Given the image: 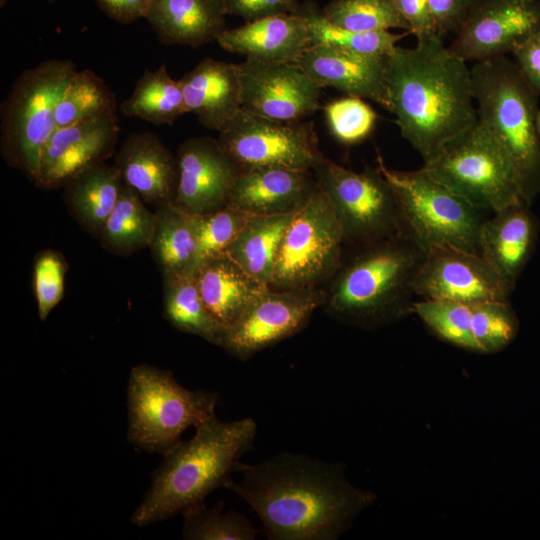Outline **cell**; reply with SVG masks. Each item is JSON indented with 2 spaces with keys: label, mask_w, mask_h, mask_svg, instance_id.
<instances>
[{
  "label": "cell",
  "mask_w": 540,
  "mask_h": 540,
  "mask_svg": "<svg viewBox=\"0 0 540 540\" xmlns=\"http://www.w3.org/2000/svg\"><path fill=\"white\" fill-rule=\"evenodd\" d=\"M227 489L255 512L270 540H336L377 496L351 484L341 463L281 452L257 464L240 462Z\"/></svg>",
  "instance_id": "6da1fadb"
},
{
  "label": "cell",
  "mask_w": 540,
  "mask_h": 540,
  "mask_svg": "<svg viewBox=\"0 0 540 540\" xmlns=\"http://www.w3.org/2000/svg\"><path fill=\"white\" fill-rule=\"evenodd\" d=\"M385 79L388 110L423 162L477 123L470 68L440 34L395 46Z\"/></svg>",
  "instance_id": "7a4b0ae2"
},
{
  "label": "cell",
  "mask_w": 540,
  "mask_h": 540,
  "mask_svg": "<svg viewBox=\"0 0 540 540\" xmlns=\"http://www.w3.org/2000/svg\"><path fill=\"white\" fill-rule=\"evenodd\" d=\"M256 433L257 423L250 417L224 422L215 415L196 426L190 440L164 454L132 522L145 526L183 514L225 488L242 456L252 449Z\"/></svg>",
  "instance_id": "3957f363"
},
{
  "label": "cell",
  "mask_w": 540,
  "mask_h": 540,
  "mask_svg": "<svg viewBox=\"0 0 540 540\" xmlns=\"http://www.w3.org/2000/svg\"><path fill=\"white\" fill-rule=\"evenodd\" d=\"M424 255L405 234L359 247L324 289L326 313L362 329L382 327L412 313V282Z\"/></svg>",
  "instance_id": "277c9868"
},
{
  "label": "cell",
  "mask_w": 540,
  "mask_h": 540,
  "mask_svg": "<svg viewBox=\"0 0 540 540\" xmlns=\"http://www.w3.org/2000/svg\"><path fill=\"white\" fill-rule=\"evenodd\" d=\"M470 71L477 122L506 152L531 203L540 191L539 93L507 55L475 62Z\"/></svg>",
  "instance_id": "5b68a950"
},
{
  "label": "cell",
  "mask_w": 540,
  "mask_h": 540,
  "mask_svg": "<svg viewBox=\"0 0 540 540\" xmlns=\"http://www.w3.org/2000/svg\"><path fill=\"white\" fill-rule=\"evenodd\" d=\"M68 59H51L24 70L1 105L3 159L35 181L42 150L56 130L55 108L77 72Z\"/></svg>",
  "instance_id": "8992f818"
},
{
  "label": "cell",
  "mask_w": 540,
  "mask_h": 540,
  "mask_svg": "<svg viewBox=\"0 0 540 540\" xmlns=\"http://www.w3.org/2000/svg\"><path fill=\"white\" fill-rule=\"evenodd\" d=\"M377 168L393 189L403 233L424 252L449 246L478 253L483 210L420 168H389L380 153Z\"/></svg>",
  "instance_id": "52a82bcc"
},
{
  "label": "cell",
  "mask_w": 540,
  "mask_h": 540,
  "mask_svg": "<svg viewBox=\"0 0 540 540\" xmlns=\"http://www.w3.org/2000/svg\"><path fill=\"white\" fill-rule=\"evenodd\" d=\"M217 400L216 392L183 387L169 370L134 366L127 389L128 440L164 455L187 428L215 416Z\"/></svg>",
  "instance_id": "ba28073f"
},
{
  "label": "cell",
  "mask_w": 540,
  "mask_h": 540,
  "mask_svg": "<svg viewBox=\"0 0 540 540\" xmlns=\"http://www.w3.org/2000/svg\"><path fill=\"white\" fill-rule=\"evenodd\" d=\"M421 168L483 211L530 204L510 158L478 122L447 142Z\"/></svg>",
  "instance_id": "9c48e42d"
},
{
  "label": "cell",
  "mask_w": 540,
  "mask_h": 540,
  "mask_svg": "<svg viewBox=\"0 0 540 540\" xmlns=\"http://www.w3.org/2000/svg\"><path fill=\"white\" fill-rule=\"evenodd\" d=\"M344 243L341 222L328 197L317 185L283 233L269 288L319 287L342 265Z\"/></svg>",
  "instance_id": "30bf717a"
},
{
  "label": "cell",
  "mask_w": 540,
  "mask_h": 540,
  "mask_svg": "<svg viewBox=\"0 0 540 540\" xmlns=\"http://www.w3.org/2000/svg\"><path fill=\"white\" fill-rule=\"evenodd\" d=\"M343 228L344 242L364 246L404 234L397 201L379 169H347L323 154L312 167Z\"/></svg>",
  "instance_id": "8fae6325"
},
{
  "label": "cell",
  "mask_w": 540,
  "mask_h": 540,
  "mask_svg": "<svg viewBox=\"0 0 540 540\" xmlns=\"http://www.w3.org/2000/svg\"><path fill=\"white\" fill-rule=\"evenodd\" d=\"M217 140L241 168L312 170L322 155L312 121L286 122L243 109L218 132Z\"/></svg>",
  "instance_id": "7c38bea8"
},
{
  "label": "cell",
  "mask_w": 540,
  "mask_h": 540,
  "mask_svg": "<svg viewBox=\"0 0 540 540\" xmlns=\"http://www.w3.org/2000/svg\"><path fill=\"white\" fill-rule=\"evenodd\" d=\"M324 301L325 290L320 287L268 288L224 330L219 346L247 360L301 331Z\"/></svg>",
  "instance_id": "4fadbf2b"
},
{
  "label": "cell",
  "mask_w": 540,
  "mask_h": 540,
  "mask_svg": "<svg viewBox=\"0 0 540 540\" xmlns=\"http://www.w3.org/2000/svg\"><path fill=\"white\" fill-rule=\"evenodd\" d=\"M412 286L422 299L467 304L508 301L511 294L479 253L449 246L425 252Z\"/></svg>",
  "instance_id": "5bb4252c"
},
{
  "label": "cell",
  "mask_w": 540,
  "mask_h": 540,
  "mask_svg": "<svg viewBox=\"0 0 540 540\" xmlns=\"http://www.w3.org/2000/svg\"><path fill=\"white\" fill-rule=\"evenodd\" d=\"M538 30L539 0H476L449 47L475 63L512 53Z\"/></svg>",
  "instance_id": "9a60e30c"
},
{
  "label": "cell",
  "mask_w": 540,
  "mask_h": 540,
  "mask_svg": "<svg viewBox=\"0 0 540 540\" xmlns=\"http://www.w3.org/2000/svg\"><path fill=\"white\" fill-rule=\"evenodd\" d=\"M241 109L271 119L293 122L319 108L321 87L298 63L246 59L237 64Z\"/></svg>",
  "instance_id": "2e32d148"
},
{
  "label": "cell",
  "mask_w": 540,
  "mask_h": 540,
  "mask_svg": "<svg viewBox=\"0 0 540 540\" xmlns=\"http://www.w3.org/2000/svg\"><path fill=\"white\" fill-rule=\"evenodd\" d=\"M178 182L174 203L192 215L227 205L241 167L211 137H194L177 150Z\"/></svg>",
  "instance_id": "e0dca14e"
},
{
  "label": "cell",
  "mask_w": 540,
  "mask_h": 540,
  "mask_svg": "<svg viewBox=\"0 0 540 540\" xmlns=\"http://www.w3.org/2000/svg\"><path fill=\"white\" fill-rule=\"evenodd\" d=\"M118 135L116 114L56 128L42 150L35 185L46 190L64 187L104 163L113 154Z\"/></svg>",
  "instance_id": "ac0fdd59"
},
{
  "label": "cell",
  "mask_w": 540,
  "mask_h": 540,
  "mask_svg": "<svg viewBox=\"0 0 540 540\" xmlns=\"http://www.w3.org/2000/svg\"><path fill=\"white\" fill-rule=\"evenodd\" d=\"M297 63L321 88L332 87L348 96L374 101L388 110L387 55L373 56L311 46Z\"/></svg>",
  "instance_id": "d6986e66"
},
{
  "label": "cell",
  "mask_w": 540,
  "mask_h": 540,
  "mask_svg": "<svg viewBox=\"0 0 540 540\" xmlns=\"http://www.w3.org/2000/svg\"><path fill=\"white\" fill-rule=\"evenodd\" d=\"M317 189L312 170L285 167L242 168L227 205L249 215H279L297 211Z\"/></svg>",
  "instance_id": "ffe728a7"
},
{
  "label": "cell",
  "mask_w": 540,
  "mask_h": 540,
  "mask_svg": "<svg viewBox=\"0 0 540 540\" xmlns=\"http://www.w3.org/2000/svg\"><path fill=\"white\" fill-rule=\"evenodd\" d=\"M122 182L142 200L158 207L174 202L178 169L176 156L151 132L130 134L115 156Z\"/></svg>",
  "instance_id": "44dd1931"
},
{
  "label": "cell",
  "mask_w": 540,
  "mask_h": 540,
  "mask_svg": "<svg viewBox=\"0 0 540 540\" xmlns=\"http://www.w3.org/2000/svg\"><path fill=\"white\" fill-rule=\"evenodd\" d=\"M529 204L519 203L484 219L478 235V253L512 292L529 260L536 240V223Z\"/></svg>",
  "instance_id": "7402d4cb"
},
{
  "label": "cell",
  "mask_w": 540,
  "mask_h": 540,
  "mask_svg": "<svg viewBox=\"0 0 540 540\" xmlns=\"http://www.w3.org/2000/svg\"><path fill=\"white\" fill-rule=\"evenodd\" d=\"M217 42L230 53L266 63H297L310 47L306 23L295 13L263 17L226 29Z\"/></svg>",
  "instance_id": "603a6c76"
},
{
  "label": "cell",
  "mask_w": 540,
  "mask_h": 540,
  "mask_svg": "<svg viewBox=\"0 0 540 540\" xmlns=\"http://www.w3.org/2000/svg\"><path fill=\"white\" fill-rule=\"evenodd\" d=\"M187 113L199 123L220 131L241 109L237 65L213 58L202 59L179 81Z\"/></svg>",
  "instance_id": "cb8c5ba5"
},
{
  "label": "cell",
  "mask_w": 540,
  "mask_h": 540,
  "mask_svg": "<svg viewBox=\"0 0 540 540\" xmlns=\"http://www.w3.org/2000/svg\"><path fill=\"white\" fill-rule=\"evenodd\" d=\"M222 0H152L146 20L168 45L198 47L226 30Z\"/></svg>",
  "instance_id": "d4e9b609"
},
{
  "label": "cell",
  "mask_w": 540,
  "mask_h": 540,
  "mask_svg": "<svg viewBox=\"0 0 540 540\" xmlns=\"http://www.w3.org/2000/svg\"><path fill=\"white\" fill-rule=\"evenodd\" d=\"M194 277L203 302L225 329L269 288L223 253L203 262Z\"/></svg>",
  "instance_id": "484cf974"
},
{
  "label": "cell",
  "mask_w": 540,
  "mask_h": 540,
  "mask_svg": "<svg viewBox=\"0 0 540 540\" xmlns=\"http://www.w3.org/2000/svg\"><path fill=\"white\" fill-rule=\"evenodd\" d=\"M122 184L117 168L104 162L79 174L63 187L69 212L95 238L99 239Z\"/></svg>",
  "instance_id": "4316f807"
},
{
  "label": "cell",
  "mask_w": 540,
  "mask_h": 540,
  "mask_svg": "<svg viewBox=\"0 0 540 540\" xmlns=\"http://www.w3.org/2000/svg\"><path fill=\"white\" fill-rule=\"evenodd\" d=\"M295 212L252 215L223 254L252 278L269 287L280 241Z\"/></svg>",
  "instance_id": "83f0119b"
},
{
  "label": "cell",
  "mask_w": 540,
  "mask_h": 540,
  "mask_svg": "<svg viewBox=\"0 0 540 540\" xmlns=\"http://www.w3.org/2000/svg\"><path fill=\"white\" fill-rule=\"evenodd\" d=\"M156 224L149 248L163 274H194L197 241L187 213L174 202L156 207Z\"/></svg>",
  "instance_id": "f1b7e54d"
},
{
  "label": "cell",
  "mask_w": 540,
  "mask_h": 540,
  "mask_svg": "<svg viewBox=\"0 0 540 540\" xmlns=\"http://www.w3.org/2000/svg\"><path fill=\"white\" fill-rule=\"evenodd\" d=\"M163 307L173 327L220 345L225 328L203 302L194 274H163Z\"/></svg>",
  "instance_id": "f546056e"
},
{
  "label": "cell",
  "mask_w": 540,
  "mask_h": 540,
  "mask_svg": "<svg viewBox=\"0 0 540 540\" xmlns=\"http://www.w3.org/2000/svg\"><path fill=\"white\" fill-rule=\"evenodd\" d=\"M155 224L156 213L146 207L135 190L123 183L99 240L106 251L128 256L150 246Z\"/></svg>",
  "instance_id": "4dcf8cb0"
},
{
  "label": "cell",
  "mask_w": 540,
  "mask_h": 540,
  "mask_svg": "<svg viewBox=\"0 0 540 540\" xmlns=\"http://www.w3.org/2000/svg\"><path fill=\"white\" fill-rule=\"evenodd\" d=\"M122 114L140 118L154 125H172L186 114L185 100L178 81L172 79L165 65L145 70L132 94L120 104Z\"/></svg>",
  "instance_id": "1f68e13d"
},
{
  "label": "cell",
  "mask_w": 540,
  "mask_h": 540,
  "mask_svg": "<svg viewBox=\"0 0 540 540\" xmlns=\"http://www.w3.org/2000/svg\"><path fill=\"white\" fill-rule=\"evenodd\" d=\"M294 13L306 23L310 47L325 46L365 55L386 56L397 46L398 41L411 33L351 31L329 21L313 1L300 3Z\"/></svg>",
  "instance_id": "d6a6232c"
},
{
  "label": "cell",
  "mask_w": 540,
  "mask_h": 540,
  "mask_svg": "<svg viewBox=\"0 0 540 540\" xmlns=\"http://www.w3.org/2000/svg\"><path fill=\"white\" fill-rule=\"evenodd\" d=\"M113 91L93 71H77L55 108L56 127L116 114Z\"/></svg>",
  "instance_id": "836d02e7"
},
{
  "label": "cell",
  "mask_w": 540,
  "mask_h": 540,
  "mask_svg": "<svg viewBox=\"0 0 540 540\" xmlns=\"http://www.w3.org/2000/svg\"><path fill=\"white\" fill-rule=\"evenodd\" d=\"M415 313L440 339L464 350L482 354L472 330V304L427 300L414 302Z\"/></svg>",
  "instance_id": "e575fe53"
},
{
  "label": "cell",
  "mask_w": 540,
  "mask_h": 540,
  "mask_svg": "<svg viewBox=\"0 0 540 540\" xmlns=\"http://www.w3.org/2000/svg\"><path fill=\"white\" fill-rule=\"evenodd\" d=\"M326 18L337 26L356 32H410L393 0H332L323 9Z\"/></svg>",
  "instance_id": "d590c367"
},
{
  "label": "cell",
  "mask_w": 540,
  "mask_h": 540,
  "mask_svg": "<svg viewBox=\"0 0 540 540\" xmlns=\"http://www.w3.org/2000/svg\"><path fill=\"white\" fill-rule=\"evenodd\" d=\"M182 536L187 540H254L257 531L249 519L234 510L223 511V504L208 508L204 503L183 513Z\"/></svg>",
  "instance_id": "8d00e7d4"
},
{
  "label": "cell",
  "mask_w": 540,
  "mask_h": 540,
  "mask_svg": "<svg viewBox=\"0 0 540 540\" xmlns=\"http://www.w3.org/2000/svg\"><path fill=\"white\" fill-rule=\"evenodd\" d=\"M251 216L230 205L205 214H191L197 241L196 270L206 260L222 254Z\"/></svg>",
  "instance_id": "74e56055"
},
{
  "label": "cell",
  "mask_w": 540,
  "mask_h": 540,
  "mask_svg": "<svg viewBox=\"0 0 540 540\" xmlns=\"http://www.w3.org/2000/svg\"><path fill=\"white\" fill-rule=\"evenodd\" d=\"M519 322L508 301L472 304V330L482 354L497 353L516 337Z\"/></svg>",
  "instance_id": "f35d334b"
},
{
  "label": "cell",
  "mask_w": 540,
  "mask_h": 540,
  "mask_svg": "<svg viewBox=\"0 0 540 540\" xmlns=\"http://www.w3.org/2000/svg\"><path fill=\"white\" fill-rule=\"evenodd\" d=\"M325 116L333 136L344 144L366 139L375 127L377 114L364 99L346 96L328 103Z\"/></svg>",
  "instance_id": "ab89813d"
},
{
  "label": "cell",
  "mask_w": 540,
  "mask_h": 540,
  "mask_svg": "<svg viewBox=\"0 0 540 540\" xmlns=\"http://www.w3.org/2000/svg\"><path fill=\"white\" fill-rule=\"evenodd\" d=\"M67 269L64 256L56 250H43L35 256L33 287L40 320L45 321L62 300Z\"/></svg>",
  "instance_id": "60d3db41"
},
{
  "label": "cell",
  "mask_w": 540,
  "mask_h": 540,
  "mask_svg": "<svg viewBox=\"0 0 540 540\" xmlns=\"http://www.w3.org/2000/svg\"><path fill=\"white\" fill-rule=\"evenodd\" d=\"M226 15L239 16L247 22L278 14L294 13L299 0H222Z\"/></svg>",
  "instance_id": "b9f144b4"
},
{
  "label": "cell",
  "mask_w": 540,
  "mask_h": 540,
  "mask_svg": "<svg viewBox=\"0 0 540 540\" xmlns=\"http://www.w3.org/2000/svg\"><path fill=\"white\" fill-rule=\"evenodd\" d=\"M476 0H428L437 31L457 34Z\"/></svg>",
  "instance_id": "7bdbcfd3"
},
{
  "label": "cell",
  "mask_w": 540,
  "mask_h": 540,
  "mask_svg": "<svg viewBox=\"0 0 540 540\" xmlns=\"http://www.w3.org/2000/svg\"><path fill=\"white\" fill-rule=\"evenodd\" d=\"M417 40L439 34L428 0H393Z\"/></svg>",
  "instance_id": "ee69618b"
},
{
  "label": "cell",
  "mask_w": 540,
  "mask_h": 540,
  "mask_svg": "<svg viewBox=\"0 0 540 540\" xmlns=\"http://www.w3.org/2000/svg\"><path fill=\"white\" fill-rule=\"evenodd\" d=\"M511 54L524 77L540 94V30L525 39Z\"/></svg>",
  "instance_id": "f6af8a7d"
},
{
  "label": "cell",
  "mask_w": 540,
  "mask_h": 540,
  "mask_svg": "<svg viewBox=\"0 0 540 540\" xmlns=\"http://www.w3.org/2000/svg\"><path fill=\"white\" fill-rule=\"evenodd\" d=\"M97 6L111 19L129 24L146 18L152 0H94Z\"/></svg>",
  "instance_id": "bcb514c9"
},
{
  "label": "cell",
  "mask_w": 540,
  "mask_h": 540,
  "mask_svg": "<svg viewBox=\"0 0 540 540\" xmlns=\"http://www.w3.org/2000/svg\"><path fill=\"white\" fill-rule=\"evenodd\" d=\"M536 128H537V132L540 138V109H538L537 116H536Z\"/></svg>",
  "instance_id": "7dc6e473"
}]
</instances>
